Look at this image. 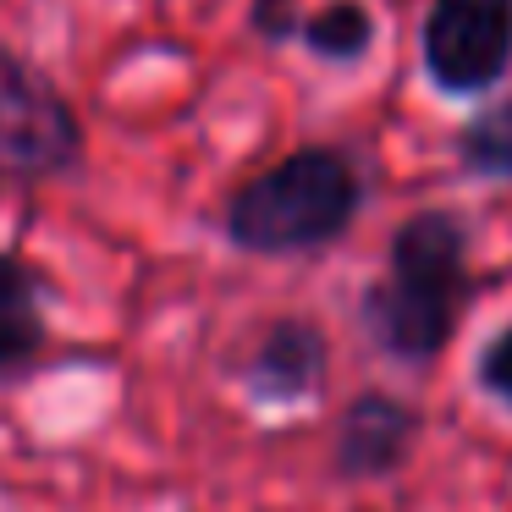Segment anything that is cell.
<instances>
[{"label":"cell","mask_w":512,"mask_h":512,"mask_svg":"<svg viewBox=\"0 0 512 512\" xmlns=\"http://www.w3.org/2000/svg\"><path fill=\"white\" fill-rule=\"evenodd\" d=\"M83 155V127L61 89L39 67L0 50V177L45 182L72 171Z\"/></svg>","instance_id":"3"},{"label":"cell","mask_w":512,"mask_h":512,"mask_svg":"<svg viewBox=\"0 0 512 512\" xmlns=\"http://www.w3.org/2000/svg\"><path fill=\"white\" fill-rule=\"evenodd\" d=\"M408 441H413V413L402 402L369 391L347 408L342 435H336V463H342V474H386V468L402 463Z\"/></svg>","instance_id":"5"},{"label":"cell","mask_w":512,"mask_h":512,"mask_svg":"<svg viewBox=\"0 0 512 512\" xmlns=\"http://www.w3.org/2000/svg\"><path fill=\"white\" fill-rule=\"evenodd\" d=\"M298 39L320 61L347 67V61H364L369 56V45H375V17H369L364 0H325L320 12L298 23Z\"/></svg>","instance_id":"8"},{"label":"cell","mask_w":512,"mask_h":512,"mask_svg":"<svg viewBox=\"0 0 512 512\" xmlns=\"http://www.w3.org/2000/svg\"><path fill=\"white\" fill-rule=\"evenodd\" d=\"M479 386H485L490 397H501V402L512 408V325L485 347V358H479Z\"/></svg>","instance_id":"10"},{"label":"cell","mask_w":512,"mask_h":512,"mask_svg":"<svg viewBox=\"0 0 512 512\" xmlns=\"http://www.w3.org/2000/svg\"><path fill=\"white\" fill-rule=\"evenodd\" d=\"M45 342L39 314V281L17 254H0V369H17Z\"/></svg>","instance_id":"7"},{"label":"cell","mask_w":512,"mask_h":512,"mask_svg":"<svg viewBox=\"0 0 512 512\" xmlns=\"http://www.w3.org/2000/svg\"><path fill=\"white\" fill-rule=\"evenodd\" d=\"M298 6L292 0H254V34L270 39V45H287V39H298Z\"/></svg>","instance_id":"11"},{"label":"cell","mask_w":512,"mask_h":512,"mask_svg":"<svg viewBox=\"0 0 512 512\" xmlns=\"http://www.w3.org/2000/svg\"><path fill=\"white\" fill-rule=\"evenodd\" d=\"M468 303V232L452 210H419L391 237L386 276L364 292V325L386 353L435 358Z\"/></svg>","instance_id":"1"},{"label":"cell","mask_w":512,"mask_h":512,"mask_svg":"<svg viewBox=\"0 0 512 512\" xmlns=\"http://www.w3.org/2000/svg\"><path fill=\"white\" fill-rule=\"evenodd\" d=\"M512 67V0H430L424 72L441 94H490Z\"/></svg>","instance_id":"4"},{"label":"cell","mask_w":512,"mask_h":512,"mask_svg":"<svg viewBox=\"0 0 512 512\" xmlns=\"http://www.w3.org/2000/svg\"><path fill=\"white\" fill-rule=\"evenodd\" d=\"M457 149H463V166H468V171L512 182V100H507V105H490V111H479L474 122L463 127Z\"/></svg>","instance_id":"9"},{"label":"cell","mask_w":512,"mask_h":512,"mask_svg":"<svg viewBox=\"0 0 512 512\" xmlns=\"http://www.w3.org/2000/svg\"><path fill=\"white\" fill-rule=\"evenodd\" d=\"M358 204L364 182L342 149H298L232 193L226 232L248 254H303L336 243L353 226Z\"/></svg>","instance_id":"2"},{"label":"cell","mask_w":512,"mask_h":512,"mask_svg":"<svg viewBox=\"0 0 512 512\" xmlns=\"http://www.w3.org/2000/svg\"><path fill=\"white\" fill-rule=\"evenodd\" d=\"M320 375H325V336L314 331V325H303V320H281L276 331L259 342L254 369H248L254 391L270 397V402L309 397V391L320 386Z\"/></svg>","instance_id":"6"}]
</instances>
